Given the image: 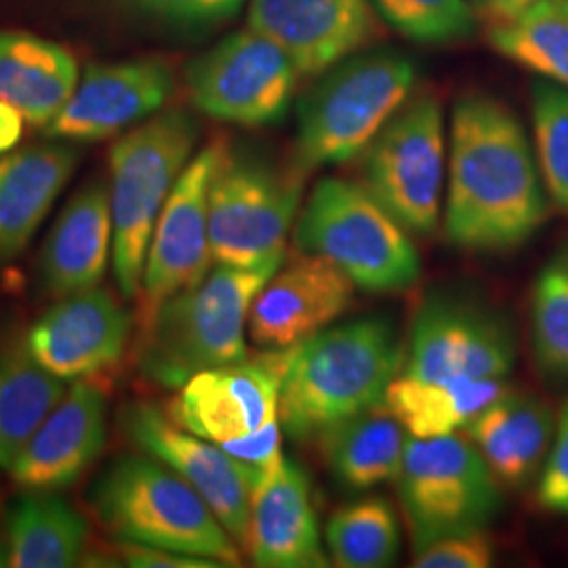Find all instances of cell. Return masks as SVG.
Here are the masks:
<instances>
[{"mask_svg": "<svg viewBox=\"0 0 568 568\" xmlns=\"http://www.w3.org/2000/svg\"><path fill=\"white\" fill-rule=\"evenodd\" d=\"M443 213L448 241L478 253L516 248L548 220L535 148L495 95L469 91L453 105Z\"/></svg>", "mask_w": 568, "mask_h": 568, "instance_id": "6da1fadb", "label": "cell"}, {"mask_svg": "<svg viewBox=\"0 0 568 568\" xmlns=\"http://www.w3.org/2000/svg\"><path fill=\"white\" fill-rule=\"evenodd\" d=\"M403 347L396 328L366 316L295 345L281 394V426L291 438L325 436L333 427L384 405L400 373Z\"/></svg>", "mask_w": 568, "mask_h": 568, "instance_id": "7a4b0ae2", "label": "cell"}, {"mask_svg": "<svg viewBox=\"0 0 568 568\" xmlns=\"http://www.w3.org/2000/svg\"><path fill=\"white\" fill-rule=\"evenodd\" d=\"M283 262L215 264L201 283L166 300L140 328L135 361L143 379L180 389L201 371L246 358L251 305Z\"/></svg>", "mask_w": 568, "mask_h": 568, "instance_id": "3957f363", "label": "cell"}, {"mask_svg": "<svg viewBox=\"0 0 568 568\" xmlns=\"http://www.w3.org/2000/svg\"><path fill=\"white\" fill-rule=\"evenodd\" d=\"M89 508L114 539L241 565V546L178 471L152 455H122L89 488Z\"/></svg>", "mask_w": 568, "mask_h": 568, "instance_id": "277c9868", "label": "cell"}, {"mask_svg": "<svg viewBox=\"0 0 568 568\" xmlns=\"http://www.w3.org/2000/svg\"><path fill=\"white\" fill-rule=\"evenodd\" d=\"M417 89V63L403 51L366 47L331 65L297 103L295 161L304 171L361 156Z\"/></svg>", "mask_w": 568, "mask_h": 568, "instance_id": "5b68a950", "label": "cell"}, {"mask_svg": "<svg viewBox=\"0 0 568 568\" xmlns=\"http://www.w3.org/2000/svg\"><path fill=\"white\" fill-rule=\"evenodd\" d=\"M201 126L182 108L126 131L110 150L114 281L124 300L140 297L143 267L156 222L183 169L196 154Z\"/></svg>", "mask_w": 568, "mask_h": 568, "instance_id": "8992f818", "label": "cell"}, {"mask_svg": "<svg viewBox=\"0 0 568 568\" xmlns=\"http://www.w3.org/2000/svg\"><path fill=\"white\" fill-rule=\"evenodd\" d=\"M307 171L251 145L222 140L209 190L213 264L253 265L284 260L291 225L304 201Z\"/></svg>", "mask_w": 568, "mask_h": 568, "instance_id": "52a82bcc", "label": "cell"}, {"mask_svg": "<svg viewBox=\"0 0 568 568\" xmlns=\"http://www.w3.org/2000/svg\"><path fill=\"white\" fill-rule=\"evenodd\" d=\"M300 253L326 257L368 293H398L419 281L410 232L363 183L323 178L295 222Z\"/></svg>", "mask_w": 568, "mask_h": 568, "instance_id": "ba28073f", "label": "cell"}, {"mask_svg": "<svg viewBox=\"0 0 568 568\" xmlns=\"http://www.w3.org/2000/svg\"><path fill=\"white\" fill-rule=\"evenodd\" d=\"M363 185L410 234H432L443 215L448 131L443 103L424 89L406 100L361 154Z\"/></svg>", "mask_w": 568, "mask_h": 568, "instance_id": "9c48e42d", "label": "cell"}, {"mask_svg": "<svg viewBox=\"0 0 568 568\" xmlns=\"http://www.w3.org/2000/svg\"><path fill=\"white\" fill-rule=\"evenodd\" d=\"M413 549L429 541L485 530L501 509L499 480L480 450L455 434L408 438L396 476Z\"/></svg>", "mask_w": 568, "mask_h": 568, "instance_id": "30bf717a", "label": "cell"}, {"mask_svg": "<svg viewBox=\"0 0 568 568\" xmlns=\"http://www.w3.org/2000/svg\"><path fill=\"white\" fill-rule=\"evenodd\" d=\"M300 81V70L283 49L248 26L185 68L192 105L209 119L246 129L283 121Z\"/></svg>", "mask_w": 568, "mask_h": 568, "instance_id": "8fae6325", "label": "cell"}, {"mask_svg": "<svg viewBox=\"0 0 568 568\" xmlns=\"http://www.w3.org/2000/svg\"><path fill=\"white\" fill-rule=\"evenodd\" d=\"M516 363V337L506 316L455 293H438L419 307L405 375L424 382L506 379Z\"/></svg>", "mask_w": 568, "mask_h": 568, "instance_id": "7c38bea8", "label": "cell"}, {"mask_svg": "<svg viewBox=\"0 0 568 568\" xmlns=\"http://www.w3.org/2000/svg\"><path fill=\"white\" fill-rule=\"evenodd\" d=\"M119 426L131 445L178 471L215 511L234 541L246 548L253 493L267 469L248 466L217 443L183 429L154 403H126L119 413Z\"/></svg>", "mask_w": 568, "mask_h": 568, "instance_id": "4fadbf2b", "label": "cell"}, {"mask_svg": "<svg viewBox=\"0 0 568 568\" xmlns=\"http://www.w3.org/2000/svg\"><path fill=\"white\" fill-rule=\"evenodd\" d=\"M295 345L264 349L260 356L196 373L166 408L169 417L217 445L262 429L281 419V394Z\"/></svg>", "mask_w": 568, "mask_h": 568, "instance_id": "5bb4252c", "label": "cell"}, {"mask_svg": "<svg viewBox=\"0 0 568 568\" xmlns=\"http://www.w3.org/2000/svg\"><path fill=\"white\" fill-rule=\"evenodd\" d=\"M222 140L203 145L183 169L154 227L140 291V328L173 295L201 283L209 272V190Z\"/></svg>", "mask_w": 568, "mask_h": 568, "instance_id": "9a60e30c", "label": "cell"}, {"mask_svg": "<svg viewBox=\"0 0 568 568\" xmlns=\"http://www.w3.org/2000/svg\"><path fill=\"white\" fill-rule=\"evenodd\" d=\"M175 89V70L163 58L93 63L44 133L60 142H102L159 114Z\"/></svg>", "mask_w": 568, "mask_h": 568, "instance_id": "2e32d148", "label": "cell"}, {"mask_svg": "<svg viewBox=\"0 0 568 568\" xmlns=\"http://www.w3.org/2000/svg\"><path fill=\"white\" fill-rule=\"evenodd\" d=\"M133 316L105 288L68 295L26 333L37 361L63 382L93 379L119 365L131 344Z\"/></svg>", "mask_w": 568, "mask_h": 568, "instance_id": "e0dca14e", "label": "cell"}, {"mask_svg": "<svg viewBox=\"0 0 568 568\" xmlns=\"http://www.w3.org/2000/svg\"><path fill=\"white\" fill-rule=\"evenodd\" d=\"M379 18L371 0H251L246 26L278 44L302 79L371 47Z\"/></svg>", "mask_w": 568, "mask_h": 568, "instance_id": "ac0fdd59", "label": "cell"}, {"mask_svg": "<svg viewBox=\"0 0 568 568\" xmlns=\"http://www.w3.org/2000/svg\"><path fill=\"white\" fill-rule=\"evenodd\" d=\"M356 284L321 255L302 253L281 265L257 293L246 333L262 349H286L325 331L352 304Z\"/></svg>", "mask_w": 568, "mask_h": 568, "instance_id": "d6986e66", "label": "cell"}, {"mask_svg": "<svg viewBox=\"0 0 568 568\" xmlns=\"http://www.w3.org/2000/svg\"><path fill=\"white\" fill-rule=\"evenodd\" d=\"M108 443V394L77 379L9 467L23 493H60L93 466Z\"/></svg>", "mask_w": 568, "mask_h": 568, "instance_id": "ffe728a7", "label": "cell"}, {"mask_svg": "<svg viewBox=\"0 0 568 568\" xmlns=\"http://www.w3.org/2000/svg\"><path fill=\"white\" fill-rule=\"evenodd\" d=\"M244 549L255 567H328L310 480L286 457L253 493Z\"/></svg>", "mask_w": 568, "mask_h": 568, "instance_id": "44dd1931", "label": "cell"}, {"mask_svg": "<svg viewBox=\"0 0 568 568\" xmlns=\"http://www.w3.org/2000/svg\"><path fill=\"white\" fill-rule=\"evenodd\" d=\"M114 244L110 183L93 180L81 187L51 227L39 260L42 291L63 300L98 286Z\"/></svg>", "mask_w": 568, "mask_h": 568, "instance_id": "7402d4cb", "label": "cell"}, {"mask_svg": "<svg viewBox=\"0 0 568 568\" xmlns=\"http://www.w3.org/2000/svg\"><path fill=\"white\" fill-rule=\"evenodd\" d=\"M79 161L74 143L60 140L0 154V264L26 251Z\"/></svg>", "mask_w": 568, "mask_h": 568, "instance_id": "603a6c76", "label": "cell"}, {"mask_svg": "<svg viewBox=\"0 0 568 568\" xmlns=\"http://www.w3.org/2000/svg\"><path fill=\"white\" fill-rule=\"evenodd\" d=\"M464 429L499 483L523 487L546 464L554 415L541 398L508 389Z\"/></svg>", "mask_w": 568, "mask_h": 568, "instance_id": "cb8c5ba5", "label": "cell"}, {"mask_svg": "<svg viewBox=\"0 0 568 568\" xmlns=\"http://www.w3.org/2000/svg\"><path fill=\"white\" fill-rule=\"evenodd\" d=\"M79 61L60 42L30 32H0V100L44 129L79 84Z\"/></svg>", "mask_w": 568, "mask_h": 568, "instance_id": "d4e9b609", "label": "cell"}, {"mask_svg": "<svg viewBox=\"0 0 568 568\" xmlns=\"http://www.w3.org/2000/svg\"><path fill=\"white\" fill-rule=\"evenodd\" d=\"M65 382L32 354L28 337L11 331L0 339V467L9 469L28 440L65 396Z\"/></svg>", "mask_w": 568, "mask_h": 568, "instance_id": "484cf974", "label": "cell"}, {"mask_svg": "<svg viewBox=\"0 0 568 568\" xmlns=\"http://www.w3.org/2000/svg\"><path fill=\"white\" fill-rule=\"evenodd\" d=\"M89 523L58 493H26L4 520L11 568L79 567L89 548Z\"/></svg>", "mask_w": 568, "mask_h": 568, "instance_id": "4316f807", "label": "cell"}, {"mask_svg": "<svg viewBox=\"0 0 568 568\" xmlns=\"http://www.w3.org/2000/svg\"><path fill=\"white\" fill-rule=\"evenodd\" d=\"M508 389L504 379L424 382L398 373L382 408L413 438H438L466 427Z\"/></svg>", "mask_w": 568, "mask_h": 568, "instance_id": "83f0119b", "label": "cell"}, {"mask_svg": "<svg viewBox=\"0 0 568 568\" xmlns=\"http://www.w3.org/2000/svg\"><path fill=\"white\" fill-rule=\"evenodd\" d=\"M379 408L333 427L323 436L328 466L335 478L352 490H368L396 480L405 462L406 429L386 408Z\"/></svg>", "mask_w": 568, "mask_h": 568, "instance_id": "f1b7e54d", "label": "cell"}, {"mask_svg": "<svg viewBox=\"0 0 568 568\" xmlns=\"http://www.w3.org/2000/svg\"><path fill=\"white\" fill-rule=\"evenodd\" d=\"M485 28L497 55L568 89V0H539Z\"/></svg>", "mask_w": 568, "mask_h": 568, "instance_id": "f546056e", "label": "cell"}, {"mask_svg": "<svg viewBox=\"0 0 568 568\" xmlns=\"http://www.w3.org/2000/svg\"><path fill=\"white\" fill-rule=\"evenodd\" d=\"M325 541L337 567L386 568L400 554V528L386 499L365 497L328 518Z\"/></svg>", "mask_w": 568, "mask_h": 568, "instance_id": "4dcf8cb0", "label": "cell"}, {"mask_svg": "<svg viewBox=\"0 0 568 568\" xmlns=\"http://www.w3.org/2000/svg\"><path fill=\"white\" fill-rule=\"evenodd\" d=\"M379 21L415 44L447 47L476 34L480 20L469 0H371Z\"/></svg>", "mask_w": 568, "mask_h": 568, "instance_id": "1f68e13d", "label": "cell"}, {"mask_svg": "<svg viewBox=\"0 0 568 568\" xmlns=\"http://www.w3.org/2000/svg\"><path fill=\"white\" fill-rule=\"evenodd\" d=\"M535 156L546 192L568 217V89L556 82H532L530 91Z\"/></svg>", "mask_w": 568, "mask_h": 568, "instance_id": "d6a6232c", "label": "cell"}, {"mask_svg": "<svg viewBox=\"0 0 568 568\" xmlns=\"http://www.w3.org/2000/svg\"><path fill=\"white\" fill-rule=\"evenodd\" d=\"M532 347L539 365L568 377V255L551 260L532 288Z\"/></svg>", "mask_w": 568, "mask_h": 568, "instance_id": "836d02e7", "label": "cell"}, {"mask_svg": "<svg viewBox=\"0 0 568 568\" xmlns=\"http://www.w3.org/2000/svg\"><path fill=\"white\" fill-rule=\"evenodd\" d=\"M495 549L485 530L455 532L434 539L415 549L413 567L417 568H487L493 565Z\"/></svg>", "mask_w": 568, "mask_h": 568, "instance_id": "e575fe53", "label": "cell"}, {"mask_svg": "<svg viewBox=\"0 0 568 568\" xmlns=\"http://www.w3.org/2000/svg\"><path fill=\"white\" fill-rule=\"evenodd\" d=\"M539 506L558 516H568V400L560 410L556 438L551 440L546 466L537 488Z\"/></svg>", "mask_w": 568, "mask_h": 568, "instance_id": "d590c367", "label": "cell"}, {"mask_svg": "<svg viewBox=\"0 0 568 568\" xmlns=\"http://www.w3.org/2000/svg\"><path fill=\"white\" fill-rule=\"evenodd\" d=\"M281 440H283V426H281V419H274L257 432H251L246 436L227 440V443H220V447L248 466L272 469L284 459Z\"/></svg>", "mask_w": 568, "mask_h": 568, "instance_id": "8d00e7d4", "label": "cell"}, {"mask_svg": "<svg viewBox=\"0 0 568 568\" xmlns=\"http://www.w3.org/2000/svg\"><path fill=\"white\" fill-rule=\"evenodd\" d=\"M116 558L122 565L133 568H222L217 560H209L201 556H190L173 549L154 548V546H140L116 541Z\"/></svg>", "mask_w": 568, "mask_h": 568, "instance_id": "74e56055", "label": "cell"}, {"mask_svg": "<svg viewBox=\"0 0 568 568\" xmlns=\"http://www.w3.org/2000/svg\"><path fill=\"white\" fill-rule=\"evenodd\" d=\"M116 9L143 20L185 23L187 0H110Z\"/></svg>", "mask_w": 568, "mask_h": 568, "instance_id": "f35d334b", "label": "cell"}, {"mask_svg": "<svg viewBox=\"0 0 568 568\" xmlns=\"http://www.w3.org/2000/svg\"><path fill=\"white\" fill-rule=\"evenodd\" d=\"M246 0H187V26H215L241 11Z\"/></svg>", "mask_w": 568, "mask_h": 568, "instance_id": "ab89813d", "label": "cell"}, {"mask_svg": "<svg viewBox=\"0 0 568 568\" xmlns=\"http://www.w3.org/2000/svg\"><path fill=\"white\" fill-rule=\"evenodd\" d=\"M535 2H539V0H469L478 20L485 26L509 20Z\"/></svg>", "mask_w": 568, "mask_h": 568, "instance_id": "60d3db41", "label": "cell"}, {"mask_svg": "<svg viewBox=\"0 0 568 568\" xmlns=\"http://www.w3.org/2000/svg\"><path fill=\"white\" fill-rule=\"evenodd\" d=\"M26 122L16 105L0 100V154H9L18 148Z\"/></svg>", "mask_w": 568, "mask_h": 568, "instance_id": "b9f144b4", "label": "cell"}, {"mask_svg": "<svg viewBox=\"0 0 568 568\" xmlns=\"http://www.w3.org/2000/svg\"><path fill=\"white\" fill-rule=\"evenodd\" d=\"M9 567V544L7 537H0V568Z\"/></svg>", "mask_w": 568, "mask_h": 568, "instance_id": "7bdbcfd3", "label": "cell"}]
</instances>
